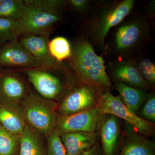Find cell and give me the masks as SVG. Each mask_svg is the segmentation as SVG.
<instances>
[{"mask_svg": "<svg viewBox=\"0 0 155 155\" xmlns=\"http://www.w3.org/2000/svg\"><path fill=\"white\" fill-rule=\"evenodd\" d=\"M72 50L67 65L79 82L85 84L99 94L110 91L111 83L104 61L96 53L88 40L84 37L78 39L72 46Z\"/></svg>", "mask_w": 155, "mask_h": 155, "instance_id": "1", "label": "cell"}, {"mask_svg": "<svg viewBox=\"0 0 155 155\" xmlns=\"http://www.w3.org/2000/svg\"><path fill=\"white\" fill-rule=\"evenodd\" d=\"M95 3L85 19L84 38L93 47L104 51L110 31L132 13L135 1H99Z\"/></svg>", "mask_w": 155, "mask_h": 155, "instance_id": "2", "label": "cell"}, {"mask_svg": "<svg viewBox=\"0 0 155 155\" xmlns=\"http://www.w3.org/2000/svg\"><path fill=\"white\" fill-rule=\"evenodd\" d=\"M113 28L109 46L118 58L136 57L150 38V19L145 14L131 13Z\"/></svg>", "mask_w": 155, "mask_h": 155, "instance_id": "3", "label": "cell"}, {"mask_svg": "<svg viewBox=\"0 0 155 155\" xmlns=\"http://www.w3.org/2000/svg\"><path fill=\"white\" fill-rule=\"evenodd\" d=\"M27 76L39 95L46 99H58L64 96L76 84L75 73L65 64L60 67H38L19 70Z\"/></svg>", "mask_w": 155, "mask_h": 155, "instance_id": "4", "label": "cell"}, {"mask_svg": "<svg viewBox=\"0 0 155 155\" xmlns=\"http://www.w3.org/2000/svg\"><path fill=\"white\" fill-rule=\"evenodd\" d=\"M19 104L25 123L34 131L47 137L55 129L59 116L55 103L31 92Z\"/></svg>", "mask_w": 155, "mask_h": 155, "instance_id": "5", "label": "cell"}, {"mask_svg": "<svg viewBox=\"0 0 155 155\" xmlns=\"http://www.w3.org/2000/svg\"><path fill=\"white\" fill-rule=\"evenodd\" d=\"M26 7L22 17L16 20L15 37L26 35H44L49 38L62 15L50 13L25 0Z\"/></svg>", "mask_w": 155, "mask_h": 155, "instance_id": "6", "label": "cell"}, {"mask_svg": "<svg viewBox=\"0 0 155 155\" xmlns=\"http://www.w3.org/2000/svg\"><path fill=\"white\" fill-rule=\"evenodd\" d=\"M96 106L102 115L111 114L124 119L140 135L147 137L154 134L155 123L146 121L129 110L119 96H115L110 91L100 94Z\"/></svg>", "mask_w": 155, "mask_h": 155, "instance_id": "7", "label": "cell"}, {"mask_svg": "<svg viewBox=\"0 0 155 155\" xmlns=\"http://www.w3.org/2000/svg\"><path fill=\"white\" fill-rule=\"evenodd\" d=\"M100 94L85 84L79 82L64 97L58 107L60 115L76 114L95 107Z\"/></svg>", "mask_w": 155, "mask_h": 155, "instance_id": "8", "label": "cell"}, {"mask_svg": "<svg viewBox=\"0 0 155 155\" xmlns=\"http://www.w3.org/2000/svg\"><path fill=\"white\" fill-rule=\"evenodd\" d=\"M101 115L95 106L76 114L59 115L55 129L60 134L75 131L95 133Z\"/></svg>", "mask_w": 155, "mask_h": 155, "instance_id": "9", "label": "cell"}, {"mask_svg": "<svg viewBox=\"0 0 155 155\" xmlns=\"http://www.w3.org/2000/svg\"><path fill=\"white\" fill-rule=\"evenodd\" d=\"M97 131L99 135L102 155H117L121 143L119 118L111 114H102L99 121Z\"/></svg>", "mask_w": 155, "mask_h": 155, "instance_id": "10", "label": "cell"}, {"mask_svg": "<svg viewBox=\"0 0 155 155\" xmlns=\"http://www.w3.org/2000/svg\"><path fill=\"white\" fill-rule=\"evenodd\" d=\"M5 67L20 69L41 67L18 38L8 41L0 48V67Z\"/></svg>", "mask_w": 155, "mask_h": 155, "instance_id": "11", "label": "cell"}, {"mask_svg": "<svg viewBox=\"0 0 155 155\" xmlns=\"http://www.w3.org/2000/svg\"><path fill=\"white\" fill-rule=\"evenodd\" d=\"M110 75L114 83H122L145 91L152 88L142 77L131 58H118L111 63Z\"/></svg>", "mask_w": 155, "mask_h": 155, "instance_id": "12", "label": "cell"}, {"mask_svg": "<svg viewBox=\"0 0 155 155\" xmlns=\"http://www.w3.org/2000/svg\"><path fill=\"white\" fill-rule=\"evenodd\" d=\"M19 41L41 67L52 68L60 67L65 64L64 62L58 63L51 56L49 51L48 37L26 35Z\"/></svg>", "mask_w": 155, "mask_h": 155, "instance_id": "13", "label": "cell"}, {"mask_svg": "<svg viewBox=\"0 0 155 155\" xmlns=\"http://www.w3.org/2000/svg\"><path fill=\"white\" fill-rule=\"evenodd\" d=\"M23 81L14 72H0V103L19 104L27 95Z\"/></svg>", "mask_w": 155, "mask_h": 155, "instance_id": "14", "label": "cell"}, {"mask_svg": "<svg viewBox=\"0 0 155 155\" xmlns=\"http://www.w3.org/2000/svg\"><path fill=\"white\" fill-rule=\"evenodd\" d=\"M67 155H81L99 141L97 131L94 133L69 132L61 134Z\"/></svg>", "mask_w": 155, "mask_h": 155, "instance_id": "15", "label": "cell"}, {"mask_svg": "<svg viewBox=\"0 0 155 155\" xmlns=\"http://www.w3.org/2000/svg\"><path fill=\"white\" fill-rule=\"evenodd\" d=\"M119 155H155V144L134 130L126 131Z\"/></svg>", "mask_w": 155, "mask_h": 155, "instance_id": "16", "label": "cell"}, {"mask_svg": "<svg viewBox=\"0 0 155 155\" xmlns=\"http://www.w3.org/2000/svg\"><path fill=\"white\" fill-rule=\"evenodd\" d=\"M0 124L9 132L21 135L26 123L19 104L0 103Z\"/></svg>", "mask_w": 155, "mask_h": 155, "instance_id": "17", "label": "cell"}, {"mask_svg": "<svg viewBox=\"0 0 155 155\" xmlns=\"http://www.w3.org/2000/svg\"><path fill=\"white\" fill-rule=\"evenodd\" d=\"M114 85L124 105L137 115L146 98L148 94L146 91L119 82L114 83Z\"/></svg>", "mask_w": 155, "mask_h": 155, "instance_id": "18", "label": "cell"}, {"mask_svg": "<svg viewBox=\"0 0 155 155\" xmlns=\"http://www.w3.org/2000/svg\"><path fill=\"white\" fill-rule=\"evenodd\" d=\"M19 155H47L40 135L27 124L20 137Z\"/></svg>", "mask_w": 155, "mask_h": 155, "instance_id": "19", "label": "cell"}, {"mask_svg": "<svg viewBox=\"0 0 155 155\" xmlns=\"http://www.w3.org/2000/svg\"><path fill=\"white\" fill-rule=\"evenodd\" d=\"M48 48L51 56L58 63H64L72 55V45L64 37H56L49 41Z\"/></svg>", "mask_w": 155, "mask_h": 155, "instance_id": "20", "label": "cell"}, {"mask_svg": "<svg viewBox=\"0 0 155 155\" xmlns=\"http://www.w3.org/2000/svg\"><path fill=\"white\" fill-rule=\"evenodd\" d=\"M21 135L6 130L0 124V155H17Z\"/></svg>", "mask_w": 155, "mask_h": 155, "instance_id": "21", "label": "cell"}, {"mask_svg": "<svg viewBox=\"0 0 155 155\" xmlns=\"http://www.w3.org/2000/svg\"><path fill=\"white\" fill-rule=\"evenodd\" d=\"M26 7L25 1L2 0L0 4V17L18 20L23 15Z\"/></svg>", "mask_w": 155, "mask_h": 155, "instance_id": "22", "label": "cell"}, {"mask_svg": "<svg viewBox=\"0 0 155 155\" xmlns=\"http://www.w3.org/2000/svg\"><path fill=\"white\" fill-rule=\"evenodd\" d=\"M143 79L151 87L155 85V64L148 58L134 57L131 58Z\"/></svg>", "mask_w": 155, "mask_h": 155, "instance_id": "23", "label": "cell"}, {"mask_svg": "<svg viewBox=\"0 0 155 155\" xmlns=\"http://www.w3.org/2000/svg\"><path fill=\"white\" fill-rule=\"evenodd\" d=\"M32 5L53 14L63 15L67 7V1L61 0H28Z\"/></svg>", "mask_w": 155, "mask_h": 155, "instance_id": "24", "label": "cell"}, {"mask_svg": "<svg viewBox=\"0 0 155 155\" xmlns=\"http://www.w3.org/2000/svg\"><path fill=\"white\" fill-rule=\"evenodd\" d=\"M137 115L149 122L155 121V94L153 91L147 95L146 98L140 109Z\"/></svg>", "mask_w": 155, "mask_h": 155, "instance_id": "25", "label": "cell"}, {"mask_svg": "<svg viewBox=\"0 0 155 155\" xmlns=\"http://www.w3.org/2000/svg\"><path fill=\"white\" fill-rule=\"evenodd\" d=\"M48 138L47 155H67L66 149L61 138V134L55 129Z\"/></svg>", "mask_w": 155, "mask_h": 155, "instance_id": "26", "label": "cell"}, {"mask_svg": "<svg viewBox=\"0 0 155 155\" xmlns=\"http://www.w3.org/2000/svg\"><path fill=\"white\" fill-rule=\"evenodd\" d=\"M16 20L0 17V41L5 42L16 39L14 33Z\"/></svg>", "mask_w": 155, "mask_h": 155, "instance_id": "27", "label": "cell"}, {"mask_svg": "<svg viewBox=\"0 0 155 155\" xmlns=\"http://www.w3.org/2000/svg\"><path fill=\"white\" fill-rule=\"evenodd\" d=\"M91 3L88 0H69L67 1V6L76 12L84 14L91 9Z\"/></svg>", "mask_w": 155, "mask_h": 155, "instance_id": "28", "label": "cell"}, {"mask_svg": "<svg viewBox=\"0 0 155 155\" xmlns=\"http://www.w3.org/2000/svg\"><path fill=\"white\" fill-rule=\"evenodd\" d=\"M81 155H102L100 140L90 149Z\"/></svg>", "mask_w": 155, "mask_h": 155, "instance_id": "29", "label": "cell"}, {"mask_svg": "<svg viewBox=\"0 0 155 155\" xmlns=\"http://www.w3.org/2000/svg\"><path fill=\"white\" fill-rule=\"evenodd\" d=\"M150 19L153 18L155 15V1H152L148 4L147 7V14H145Z\"/></svg>", "mask_w": 155, "mask_h": 155, "instance_id": "30", "label": "cell"}, {"mask_svg": "<svg viewBox=\"0 0 155 155\" xmlns=\"http://www.w3.org/2000/svg\"><path fill=\"white\" fill-rule=\"evenodd\" d=\"M2 2V0H0V4H1V3Z\"/></svg>", "mask_w": 155, "mask_h": 155, "instance_id": "31", "label": "cell"}]
</instances>
